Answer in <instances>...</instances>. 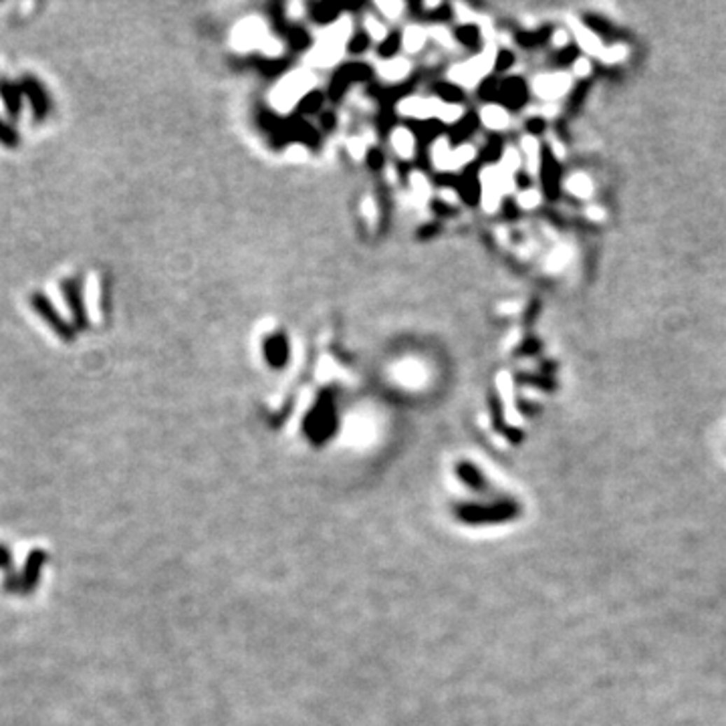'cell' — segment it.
Wrapping results in <instances>:
<instances>
[{"label":"cell","mask_w":726,"mask_h":726,"mask_svg":"<svg viewBox=\"0 0 726 726\" xmlns=\"http://www.w3.org/2000/svg\"><path fill=\"white\" fill-rule=\"evenodd\" d=\"M523 512V507L515 498L496 501L490 505H478V507H466L462 510V517L474 524H492V523H508L519 519Z\"/></svg>","instance_id":"cell-1"},{"label":"cell","mask_w":726,"mask_h":726,"mask_svg":"<svg viewBox=\"0 0 726 726\" xmlns=\"http://www.w3.org/2000/svg\"><path fill=\"white\" fill-rule=\"evenodd\" d=\"M20 87L25 93V102H29L31 111H33V119L36 123H43L45 119L51 116L53 99L47 91V87L43 81L34 75H22L20 79Z\"/></svg>","instance_id":"cell-2"},{"label":"cell","mask_w":726,"mask_h":726,"mask_svg":"<svg viewBox=\"0 0 726 726\" xmlns=\"http://www.w3.org/2000/svg\"><path fill=\"white\" fill-rule=\"evenodd\" d=\"M29 303H31V309H33L34 313H36L43 321L47 323L63 341H71V339H73V335H75L73 327L61 317V313L57 311V307L51 303V299H49L47 295H43V293H33L31 299H29Z\"/></svg>","instance_id":"cell-3"},{"label":"cell","mask_w":726,"mask_h":726,"mask_svg":"<svg viewBox=\"0 0 726 726\" xmlns=\"http://www.w3.org/2000/svg\"><path fill=\"white\" fill-rule=\"evenodd\" d=\"M61 295H63L69 311H71V317H73L75 327L85 329L89 319H87V309H85L81 281H79V279H65V281H61Z\"/></svg>","instance_id":"cell-4"},{"label":"cell","mask_w":726,"mask_h":726,"mask_svg":"<svg viewBox=\"0 0 726 726\" xmlns=\"http://www.w3.org/2000/svg\"><path fill=\"white\" fill-rule=\"evenodd\" d=\"M0 103L4 105V111L8 113L11 121H18L25 107V93L20 81H13L4 75H0Z\"/></svg>","instance_id":"cell-5"},{"label":"cell","mask_w":726,"mask_h":726,"mask_svg":"<svg viewBox=\"0 0 726 726\" xmlns=\"http://www.w3.org/2000/svg\"><path fill=\"white\" fill-rule=\"evenodd\" d=\"M569 87V81L567 77L563 75H555V77H540L539 81L535 83V89L537 93L543 95V97H559L567 91Z\"/></svg>","instance_id":"cell-6"},{"label":"cell","mask_w":726,"mask_h":726,"mask_svg":"<svg viewBox=\"0 0 726 726\" xmlns=\"http://www.w3.org/2000/svg\"><path fill=\"white\" fill-rule=\"evenodd\" d=\"M18 144H20V135L15 130L13 121H8V119H4L0 116V146H4L8 150H15V148H18Z\"/></svg>","instance_id":"cell-7"},{"label":"cell","mask_w":726,"mask_h":726,"mask_svg":"<svg viewBox=\"0 0 726 726\" xmlns=\"http://www.w3.org/2000/svg\"><path fill=\"white\" fill-rule=\"evenodd\" d=\"M567 188L573 192L575 196H589L592 194V182L585 176H573L567 182Z\"/></svg>","instance_id":"cell-8"},{"label":"cell","mask_w":726,"mask_h":726,"mask_svg":"<svg viewBox=\"0 0 726 726\" xmlns=\"http://www.w3.org/2000/svg\"><path fill=\"white\" fill-rule=\"evenodd\" d=\"M482 118H484V123H487V125L496 127V130H498V127H505L508 123L507 113H505L503 109H494V107H492V109H487Z\"/></svg>","instance_id":"cell-9"},{"label":"cell","mask_w":726,"mask_h":726,"mask_svg":"<svg viewBox=\"0 0 726 726\" xmlns=\"http://www.w3.org/2000/svg\"><path fill=\"white\" fill-rule=\"evenodd\" d=\"M526 196H523L521 198V202L524 204V206H531V204H537V192H524Z\"/></svg>","instance_id":"cell-10"}]
</instances>
